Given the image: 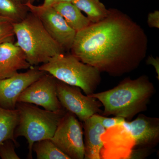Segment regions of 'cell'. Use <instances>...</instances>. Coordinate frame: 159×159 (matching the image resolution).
<instances>
[{
  "instance_id": "cell-12",
  "label": "cell",
  "mask_w": 159,
  "mask_h": 159,
  "mask_svg": "<svg viewBox=\"0 0 159 159\" xmlns=\"http://www.w3.org/2000/svg\"><path fill=\"white\" fill-rule=\"evenodd\" d=\"M110 129L113 133L112 136L109 137L108 139H102L103 145L100 154L101 159L129 158V155L122 146L132 152V151L124 147L126 146L134 149V144H125V142H134L130 133L123 123Z\"/></svg>"
},
{
  "instance_id": "cell-18",
  "label": "cell",
  "mask_w": 159,
  "mask_h": 159,
  "mask_svg": "<svg viewBox=\"0 0 159 159\" xmlns=\"http://www.w3.org/2000/svg\"><path fill=\"white\" fill-rule=\"evenodd\" d=\"M29 8L13 0H0V16L14 23L21 21L29 12Z\"/></svg>"
},
{
  "instance_id": "cell-7",
  "label": "cell",
  "mask_w": 159,
  "mask_h": 159,
  "mask_svg": "<svg viewBox=\"0 0 159 159\" xmlns=\"http://www.w3.org/2000/svg\"><path fill=\"white\" fill-rule=\"evenodd\" d=\"M57 96L64 108L83 122L96 114H102V103L94 97L83 95L81 89L57 80Z\"/></svg>"
},
{
  "instance_id": "cell-16",
  "label": "cell",
  "mask_w": 159,
  "mask_h": 159,
  "mask_svg": "<svg viewBox=\"0 0 159 159\" xmlns=\"http://www.w3.org/2000/svg\"><path fill=\"white\" fill-rule=\"evenodd\" d=\"M18 122L19 114L16 109L9 110L0 107V145L6 140H10L18 146L14 132Z\"/></svg>"
},
{
  "instance_id": "cell-24",
  "label": "cell",
  "mask_w": 159,
  "mask_h": 159,
  "mask_svg": "<svg viewBox=\"0 0 159 159\" xmlns=\"http://www.w3.org/2000/svg\"><path fill=\"white\" fill-rule=\"evenodd\" d=\"M146 64L150 65L153 67L157 74V78L159 80V58L158 57H154L152 56H148L146 60Z\"/></svg>"
},
{
  "instance_id": "cell-25",
  "label": "cell",
  "mask_w": 159,
  "mask_h": 159,
  "mask_svg": "<svg viewBox=\"0 0 159 159\" xmlns=\"http://www.w3.org/2000/svg\"><path fill=\"white\" fill-rule=\"evenodd\" d=\"M13 1L21 5L26 6L28 4H34V2H37L39 0H13Z\"/></svg>"
},
{
  "instance_id": "cell-6",
  "label": "cell",
  "mask_w": 159,
  "mask_h": 159,
  "mask_svg": "<svg viewBox=\"0 0 159 159\" xmlns=\"http://www.w3.org/2000/svg\"><path fill=\"white\" fill-rule=\"evenodd\" d=\"M51 140L70 159H84L82 125L72 113L67 111Z\"/></svg>"
},
{
  "instance_id": "cell-10",
  "label": "cell",
  "mask_w": 159,
  "mask_h": 159,
  "mask_svg": "<svg viewBox=\"0 0 159 159\" xmlns=\"http://www.w3.org/2000/svg\"><path fill=\"white\" fill-rule=\"evenodd\" d=\"M45 73L32 67L25 73L18 72L11 77L0 79V107L15 109L20 95Z\"/></svg>"
},
{
  "instance_id": "cell-5",
  "label": "cell",
  "mask_w": 159,
  "mask_h": 159,
  "mask_svg": "<svg viewBox=\"0 0 159 159\" xmlns=\"http://www.w3.org/2000/svg\"><path fill=\"white\" fill-rule=\"evenodd\" d=\"M16 109L19 114V122L14 132L15 138L24 137L29 145L28 157L32 159V148L35 142L51 139L66 110L52 111L39 108L30 103L17 102Z\"/></svg>"
},
{
  "instance_id": "cell-11",
  "label": "cell",
  "mask_w": 159,
  "mask_h": 159,
  "mask_svg": "<svg viewBox=\"0 0 159 159\" xmlns=\"http://www.w3.org/2000/svg\"><path fill=\"white\" fill-rule=\"evenodd\" d=\"M134 141V148L148 149L155 147L159 141V119L139 115L131 122L123 123Z\"/></svg>"
},
{
  "instance_id": "cell-13",
  "label": "cell",
  "mask_w": 159,
  "mask_h": 159,
  "mask_svg": "<svg viewBox=\"0 0 159 159\" xmlns=\"http://www.w3.org/2000/svg\"><path fill=\"white\" fill-rule=\"evenodd\" d=\"M32 67L16 44L6 42L0 44V79L11 77L20 70Z\"/></svg>"
},
{
  "instance_id": "cell-3",
  "label": "cell",
  "mask_w": 159,
  "mask_h": 159,
  "mask_svg": "<svg viewBox=\"0 0 159 159\" xmlns=\"http://www.w3.org/2000/svg\"><path fill=\"white\" fill-rule=\"evenodd\" d=\"M18 46L31 66L45 63L64 50L49 34L36 16L29 11L20 22L13 23Z\"/></svg>"
},
{
  "instance_id": "cell-27",
  "label": "cell",
  "mask_w": 159,
  "mask_h": 159,
  "mask_svg": "<svg viewBox=\"0 0 159 159\" xmlns=\"http://www.w3.org/2000/svg\"><path fill=\"white\" fill-rule=\"evenodd\" d=\"M73 1H74V0H55V2H54V3L61 2H72ZM54 4H53V5H54Z\"/></svg>"
},
{
  "instance_id": "cell-4",
  "label": "cell",
  "mask_w": 159,
  "mask_h": 159,
  "mask_svg": "<svg viewBox=\"0 0 159 159\" xmlns=\"http://www.w3.org/2000/svg\"><path fill=\"white\" fill-rule=\"evenodd\" d=\"M38 68L59 81L78 87L88 96L95 93L101 81V73L72 54H56Z\"/></svg>"
},
{
  "instance_id": "cell-23",
  "label": "cell",
  "mask_w": 159,
  "mask_h": 159,
  "mask_svg": "<svg viewBox=\"0 0 159 159\" xmlns=\"http://www.w3.org/2000/svg\"><path fill=\"white\" fill-rule=\"evenodd\" d=\"M147 23L150 28L159 29V11L156 10L148 14Z\"/></svg>"
},
{
  "instance_id": "cell-1",
  "label": "cell",
  "mask_w": 159,
  "mask_h": 159,
  "mask_svg": "<svg viewBox=\"0 0 159 159\" xmlns=\"http://www.w3.org/2000/svg\"><path fill=\"white\" fill-rule=\"evenodd\" d=\"M108 16L77 31L70 51L100 73L119 77L136 70L146 57L145 30L127 15L109 9Z\"/></svg>"
},
{
  "instance_id": "cell-19",
  "label": "cell",
  "mask_w": 159,
  "mask_h": 159,
  "mask_svg": "<svg viewBox=\"0 0 159 159\" xmlns=\"http://www.w3.org/2000/svg\"><path fill=\"white\" fill-rule=\"evenodd\" d=\"M32 150L36 153L38 159H70L51 139H43L35 142Z\"/></svg>"
},
{
  "instance_id": "cell-17",
  "label": "cell",
  "mask_w": 159,
  "mask_h": 159,
  "mask_svg": "<svg viewBox=\"0 0 159 159\" xmlns=\"http://www.w3.org/2000/svg\"><path fill=\"white\" fill-rule=\"evenodd\" d=\"M72 3L87 14L91 24L99 22L108 16L109 10L99 0H74Z\"/></svg>"
},
{
  "instance_id": "cell-22",
  "label": "cell",
  "mask_w": 159,
  "mask_h": 159,
  "mask_svg": "<svg viewBox=\"0 0 159 159\" xmlns=\"http://www.w3.org/2000/svg\"><path fill=\"white\" fill-rule=\"evenodd\" d=\"M97 116L100 123L106 129L116 125H122L126 121L124 118L122 117L115 116L108 118L101 116L99 114H97Z\"/></svg>"
},
{
  "instance_id": "cell-20",
  "label": "cell",
  "mask_w": 159,
  "mask_h": 159,
  "mask_svg": "<svg viewBox=\"0 0 159 159\" xmlns=\"http://www.w3.org/2000/svg\"><path fill=\"white\" fill-rule=\"evenodd\" d=\"M13 23L7 18L0 16V44L6 42H13L15 40Z\"/></svg>"
},
{
  "instance_id": "cell-9",
  "label": "cell",
  "mask_w": 159,
  "mask_h": 159,
  "mask_svg": "<svg viewBox=\"0 0 159 159\" xmlns=\"http://www.w3.org/2000/svg\"><path fill=\"white\" fill-rule=\"evenodd\" d=\"M57 80L45 73L20 95L17 102L40 106L46 110L57 111L64 109L57 96Z\"/></svg>"
},
{
  "instance_id": "cell-26",
  "label": "cell",
  "mask_w": 159,
  "mask_h": 159,
  "mask_svg": "<svg viewBox=\"0 0 159 159\" xmlns=\"http://www.w3.org/2000/svg\"><path fill=\"white\" fill-rule=\"evenodd\" d=\"M55 0H43L42 6H51L53 5L55 2Z\"/></svg>"
},
{
  "instance_id": "cell-21",
  "label": "cell",
  "mask_w": 159,
  "mask_h": 159,
  "mask_svg": "<svg viewBox=\"0 0 159 159\" xmlns=\"http://www.w3.org/2000/svg\"><path fill=\"white\" fill-rule=\"evenodd\" d=\"M14 142L6 140L0 145V157L2 159H20L15 152ZM16 146V145H15Z\"/></svg>"
},
{
  "instance_id": "cell-2",
  "label": "cell",
  "mask_w": 159,
  "mask_h": 159,
  "mask_svg": "<svg viewBox=\"0 0 159 159\" xmlns=\"http://www.w3.org/2000/svg\"><path fill=\"white\" fill-rule=\"evenodd\" d=\"M155 91L148 77L142 75L137 79L125 78L114 88L89 96L102 103L103 116L112 115L130 120L147 110Z\"/></svg>"
},
{
  "instance_id": "cell-14",
  "label": "cell",
  "mask_w": 159,
  "mask_h": 159,
  "mask_svg": "<svg viewBox=\"0 0 159 159\" xmlns=\"http://www.w3.org/2000/svg\"><path fill=\"white\" fill-rule=\"evenodd\" d=\"M84 136V158L86 159H100L103 143L101 136L106 129L99 121L97 114L83 122Z\"/></svg>"
},
{
  "instance_id": "cell-15",
  "label": "cell",
  "mask_w": 159,
  "mask_h": 159,
  "mask_svg": "<svg viewBox=\"0 0 159 159\" xmlns=\"http://www.w3.org/2000/svg\"><path fill=\"white\" fill-rule=\"evenodd\" d=\"M52 6L76 32L85 29L91 24L88 17L84 16L81 11L72 2L56 3Z\"/></svg>"
},
{
  "instance_id": "cell-8",
  "label": "cell",
  "mask_w": 159,
  "mask_h": 159,
  "mask_svg": "<svg viewBox=\"0 0 159 159\" xmlns=\"http://www.w3.org/2000/svg\"><path fill=\"white\" fill-rule=\"evenodd\" d=\"M26 6L39 19L46 31L65 51L71 50L77 32L53 6H35L34 4Z\"/></svg>"
}]
</instances>
